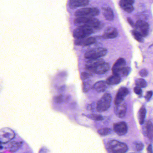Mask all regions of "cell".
<instances>
[{"mask_svg": "<svg viewBox=\"0 0 153 153\" xmlns=\"http://www.w3.org/2000/svg\"><path fill=\"white\" fill-rule=\"evenodd\" d=\"M74 24L78 27H85L91 29H99L102 27V24L97 19L94 17H77Z\"/></svg>", "mask_w": 153, "mask_h": 153, "instance_id": "obj_1", "label": "cell"}, {"mask_svg": "<svg viewBox=\"0 0 153 153\" xmlns=\"http://www.w3.org/2000/svg\"><path fill=\"white\" fill-rule=\"evenodd\" d=\"M107 151L110 153H124L127 152L128 147L125 143L116 140H111L106 146Z\"/></svg>", "mask_w": 153, "mask_h": 153, "instance_id": "obj_2", "label": "cell"}, {"mask_svg": "<svg viewBox=\"0 0 153 153\" xmlns=\"http://www.w3.org/2000/svg\"><path fill=\"white\" fill-rule=\"evenodd\" d=\"M111 96L110 94H105L97 104V111L99 112L107 111L111 106Z\"/></svg>", "mask_w": 153, "mask_h": 153, "instance_id": "obj_3", "label": "cell"}, {"mask_svg": "<svg viewBox=\"0 0 153 153\" xmlns=\"http://www.w3.org/2000/svg\"><path fill=\"white\" fill-rule=\"evenodd\" d=\"M100 13L99 10L95 7L82 8L78 10L75 13L76 17H94Z\"/></svg>", "mask_w": 153, "mask_h": 153, "instance_id": "obj_4", "label": "cell"}, {"mask_svg": "<svg viewBox=\"0 0 153 153\" xmlns=\"http://www.w3.org/2000/svg\"><path fill=\"white\" fill-rule=\"evenodd\" d=\"M107 50L105 48H94L88 50L85 54V58L88 59H98L105 56L107 53Z\"/></svg>", "mask_w": 153, "mask_h": 153, "instance_id": "obj_5", "label": "cell"}, {"mask_svg": "<svg viewBox=\"0 0 153 153\" xmlns=\"http://www.w3.org/2000/svg\"><path fill=\"white\" fill-rule=\"evenodd\" d=\"M15 132L9 128H3L0 129V143L7 144L15 138Z\"/></svg>", "mask_w": 153, "mask_h": 153, "instance_id": "obj_6", "label": "cell"}, {"mask_svg": "<svg viewBox=\"0 0 153 153\" xmlns=\"http://www.w3.org/2000/svg\"><path fill=\"white\" fill-rule=\"evenodd\" d=\"M93 33V29L85 27H78L74 30L73 36L75 39H81L88 37Z\"/></svg>", "mask_w": 153, "mask_h": 153, "instance_id": "obj_7", "label": "cell"}, {"mask_svg": "<svg viewBox=\"0 0 153 153\" xmlns=\"http://www.w3.org/2000/svg\"><path fill=\"white\" fill-rule=\"evenodd\" d=\"M135 30L140 33L143 37L147 36L149 33V25L143 20H139L135 25Z\"/></svg>", "mask_w": 153, "mask_h": 153, "instance_id": "obj_8", "label": "cell"}, {"mask_svg": "<svg viewBox=\"0 0 153 153\" xmlns=\"http://www.w3.org/2000/svg\"><path fill=\"white\" fill-rule=\"evenodd\" d=\"M113 129L114 132L119 136H123L128 132V127L124 122H119L114 123Z\"/></svg>", "mask_w": 153, "mask_h": 153, "instance_id": "obj_9", "label": "cell"}, {"mask_svg": "<svg viewBox=\"0 0 153 153\" xmlns=\"http://www.w3.org/2000/svg\"><path fill=\"white\" fill-rule=\"evenodd\" d=\"M135 0H120V6L125 12L131 13L134 10L133 4Z\"/></svg>", "mask_w": 153, "mask_h": 153, "instance_id": "obj_10", "label": "cell"}, {"mask_svg": "<svg viewBox=\"0 0 153 153\" xmlns=\"http://www.w3.org/2000/svg\"><path fill=\"white\" fill-rule=\"evenodd\" d=\"M128 89L127 88L121 87L118 90L114 99V104H119L123 102L124 97L128 94Z\"/></svg>", "mask_w": 153, "mask_h": 153, "instance_id": "obj_11", "label": "cell"}, {"mask_svg": "<svg viewBox=\"0 0 153 153\" xmlns=\"http://www.w3.org/2000/svg\"><path fill=\"white\" fill-rule=\"evenodd\" d=\"M127 105L125 103L121 102L116 105L114 108V112L116 116L120 118H123L127 112Z\"/></svg>", "mask_w": 153, "mask_h": 153, "instance_id": "obj_12", "label": "cell"}, {"mask_svg": "<svg viewBox=\"0 0 153 153\" xmlns=\"http://www.w3.org/2000/svg\"><path fill=\"white\" fill-rule=\"evenodd\" d=\"M126 62L123 58H119L113 66L112 71L113 74L117 75L118 73L126 66Z\"/></svg>", "mask_w": 153, "mask_h": 153, "instance_id": "obj_13", "label": "cell"}, {"mask_svg": "<svg viewBox=\"0 0 153 153\" xmlns=\"http://www.w3.org/2000/svg\"><path fill=\"white\" fill-rule=\"evenodd\" d=\"M105 62L102 59L98 58V59H90L85 64V68L87 70L90 72H92L93 70L95 68L98 66L101 63Z\"/></svg>", "mask_w": 153, "mask_h": 153, "instance_id": "obj_14", "label": "cell"}, {"mask_svg": "<svg viewBox=\"0 0 153 153\" xmlns=\"http://www.w3.org/2000/svg\"><path fill=\"white\" fill-rule=\"evenodd\" d=\"M96 42V39L93 37H86L81 39H76L75 44L76 45L87 46L92 45Z\"/></svg>", "mask_w": 153, "mask_h": 153, "instance_id": "obj_15", "label": "cell"}, {"mask_svg": "<svg viewBox=\"0 0 153 153\" xmlns=\"http://www.w3.org/2000/svg\"><path fill=\"white\" fill-rule=\"evenodd\" d=\"M110 68V64L107 62H104L95 68L92 71V72L98 75H101L104 74L108 71Z\"/></svg>", "mask_w": 153, "mask_h": 153, "instance_id": "obj_16", "label": "cell"}, {"mask_svg": "<svg viewBox=\"0 0 153 153\" xmlns=\"http://www.w3.org/2000/svg\"><path fill=\"white\" fill-rule=\"evenodd\" d=\"M118 34V31L115 27H109L105 31L102 37L105 39H112L116 38Z\"/></svg>", "mask_w": 153, "mask_h": 153, "instance_id": "obj_17", "label": "cell"}, {"mask_svg": "<svg viewBox=\"0 0 153 153\" xmlns=\"http://www.w3.org/2000/svg\"><path fill=\"white\" fill-rule=\"evenodd\" d=\"M89 0H69V6L71 8L82 7L89 4Z\"/></svg>", "mask_w": 153, "mask_h": 153, "instance_id": "obj_18", "label": "cell"}, {"mask_svg": "<svg viewBox=\"0 0 153 153\" xmlns=\"http://www.w3.org/2000/svg\"><path fill=\"white\" fill-rule=\"evenodd\" d=\"M144 134L149 139L153 138V125L150 121H147L145 123L143 128Z\"/></svg>", "mask_w": 153, "mask_h": 153, "instance_id": "obj_19", "label": "cell"}, {"mask_svg": "<svg viewBox=\"0 0 153 153\" xmlns=\"http://www.w3.org/2000/svg\"><path fill=\"white\" fill-rule=\"evenodd\" d=\"M107 88V84L104 81H100L96 83L93 85V89L98 93L104 92Z\"/></svg>", "mask_w": 153, "mask_h": 153, "instance_id": "obj_20", "label": "cell"}, {"mask_svg": "<svg viewBox=\"0 0 153 153\" xmlns=\"http://www.w3.org/2000/svg\"><path fill=\"white\" fill-rule=\"evenodd\" d=\"M103 15L106 20L109 21H112L114 19V14L112 10L109 7H104L102 8Z\"/></svg>", "mask_w": 153, "mask_h": 153, "instance_id": "obj_21", "label": "cell"}, {"mask_svg": "<svg viewBox=\"0 0 153 153\" xmlns=\"http://www.w3.org/2000/svg\"><path fill=\"white\" fill-rule=\"evenodd\" d=\"M121 82V77L115 74H113L110 76L106 79V83L107 85H117Z\"/></svg>", "mask_w": 153, "mask_h": 153, "instance_id": "obj_22", "label": "cell"}, {"mask_svg": "<svg viewBox=\"0 0 153 153\" xmlns=\"http://www.w3.org/2000/svg\"><path fill=\"white\" fill-rule=\"evenodd\" d=\"M22 145V142L12 141L7 146V148L10 152H15L17 151Z\"/></svg>", "mask_w": 153, "mask_h": 153, "instance_id": "obj_23", "label": "cell"}, {"mask_svg": "<svg viewBox=\"0 0 153 153\" xmlns=\"http://www.w3.org/2000/svg\"><path fill=\"white\" fill-rule=\"evenodd\" d=\"M146 110L144 106H142L138 112V120L140 125L144 124L146 118Z\"/></svg>", "mask_w": 153, "mask_h": 153, "instance_id": "obj_24", "label": "cell"}, {"mask_svg": "<svg viewBox=\"0 0 153 153\" xmlns=\"http://www.w3.org/2000/svg\"><path fill=\"white\" fill-rule=\"evenodd\" d=\"M133 150L136 152H140L144 148V145L142 142L140 141H136L132 144Z\"/></svg>", "mask_w": 153, "mask_h": 153, "instance_id": "obj_25", "label": "cell"}, {"mask_svg": "<svg viewBox=\"0 0 153 153\" xmlns=\"http://www.w3.org/2000/svg\"><path fill=\"white\" fill-rule=\"evenodd\" d=\"M135 84L137 86L140 88H142L146 87L147 86V83L146 81L142 78L137 79H136Z\"/></svg>", "mask_w": 153, "mask_h": 153, "instance_id": "obj_26", "label": "cell"}, {"mask_svg": "<svg viewBox=\"0 0 153 153\" xmlns=\"http://www.w3.org/2000/svg\"><path fill=\"white\" fill-rule=\"evenodd\" d=\"M132 35L134 36V38L137 40L139 42L142 43L144 41V37L142 36L140 33L139 32H138L137 30H132Z\"/></svg>", "mask_w": 153, "mask_h": 153, "instance_id": "obj_27", "label": "cell"}, {"mask_svg": "<svg viewBox=\"0 0 153 153\" xmlns=\"http://www.w3.org/2000/svg\"><path fill=\"white\" fill-rule=\"evenodd\" d=\"M131 71V68L128 67H126L123 68L119 73L117 75L120 76H126L128 75Z\"/></svg>", "mask_w": 153, "mask_h": 153, "instance_id": "obj_28", "label": "cell"}, {"mask_svg": "<svg viewBox=\"0 0 153 153\" xmlns=\"http://www.w3.org/2000/svg\"><path fill=\"white\" fill-rule=\"evenodd\" d=\"M111 132V129L110 128H104L99 129L97 131L98 134L101 136H106L109 135Z\"/></svg>", "mask_w": 153, "mask_h": 153, "instance_id": "obj_29", "label": "cell"}, {"mask_svg": "<svg viewBox=\"0 0 153 153\" xmlns=\"http://www.w3.org/2000/svg\"><path fill=\"white\" fill-rule=\"evenodd\" d=\"M88 118L93 120L101 121L103 120V118L102 116L100 115L96 114H90L88 115H86Z\"/></svg>", "mask_w": 153, "mask_h": 153, "instance_id": "obj_30", "label": "cell"}, {"mask_svg": "<svg viewBox=\"0 0 153 153\" xmlns=\"http://www.w3.org/2000/svg\"><path fill=\"white\" fill-rule=\"evenodd\" d=\"M82 88L84 92H87L89 91L91 88V85L90 83L88 81H85L83 83L82 85Z\"/></svg>", "mask_w": 153, "mask_h": 153, "instance_id": "obj_31", "label": "cell"}, {"mask_svg": "<svg viewBox=\"0 0 153 153\" xmlns=\"http://www.w3.org/2000/svg\"><path fill=\"white\" fill-rule=\"evenodd\" d=\"M148 74V71L146 69H143L141 70L139 72L140 76L142 77H146L147 76Z\"/></svg>", "mask_w": 153, "mask_h": 153, "instance_id": "obj_32", "label": "cell"}, {"mask_svg": "<svg viewBox=\"0 0 153 153\" xmlns=\"http://www.w3.org/2000/svg\"><path fill=\"white\" fill-rule=\"evenodd\" d=\"M134 92L136 94L138 95L141 96L142 95V91L141 88L138 86L135 87L134 88Z\"/></svg>", "mask_w": 153, "mask_h": 153, "instance_id": "obj_33", "label": "cell"}, {"mask_svg": "<svg viewBox=\"0 0 153 153\" xmlns=\"http://www.w3.org/2000/svg\"><path fill=\"white\" fill-rule=\"evenodd\" d=\"M89 74L86 72H82L81 73V79L82 80H85L89 77Z\"/></svg>", "mask_w": 153, "mask_h": 153, "instance_id": "obj_34", "label": "cell"}, {"mask_svg": "<svg viewBox=\"0 0 153 153\" xmlns=\"http://www.w3.org/2000/svg\"><path fill=\"white\" fill-rule=\"evenodd\" d=\"M152 95H153V92L152 91H148L145 96V98L146 100L147 101H149L152 97Z\"/></svg>", "mask_w": 153, "mask_h": 153, "instance_id": "obj_35", "label": "cell"}, {"mask_svg": "<svg viewBox=\"0 0 153 153\" xmlns=\"http://www.w3.org/2000/svg\"><path fill=\"white\" fill-rule=\"evenodd\" d=\"M62 96L60 95L59 96L57 97L56 98V102L58 103H61L62 102Z\"/></svg>", "mask_w": 153, "mask_h": 153, "instance_id": "obj_36", "label": "cell"}, {"mask_svg": "<svg viewBox=\"0 0 153 153\" xmlns=\"http://www.w3.org/2000/svg\"><path fill=\"white\" fill-rule=\"evenodd\" d=\"M127 20H128V22L129 25H130L131 26L134 27L135 26V24H134V22L133 21L131 20V18H127Z\"/></svg>", "mask_w": 153, "mask_h": 153, "instance_id": "obj_37", "label": "cell"}, {"mask_svg": "<svg viewBox=\"0 0 153 153\" xmlns=\"http://www.w3.org/2000/svg\"><path fill=\"white\" fill-rule=\"evenodd\" d=\"M147 151L149 153H153V151H152V145H151V144L149 145L148 147L147 148Z\"/></svg>", "mask_w": 153, "mask_h": 153, "instance_id": "obj_38", "label": "cell"}]
</instances>
